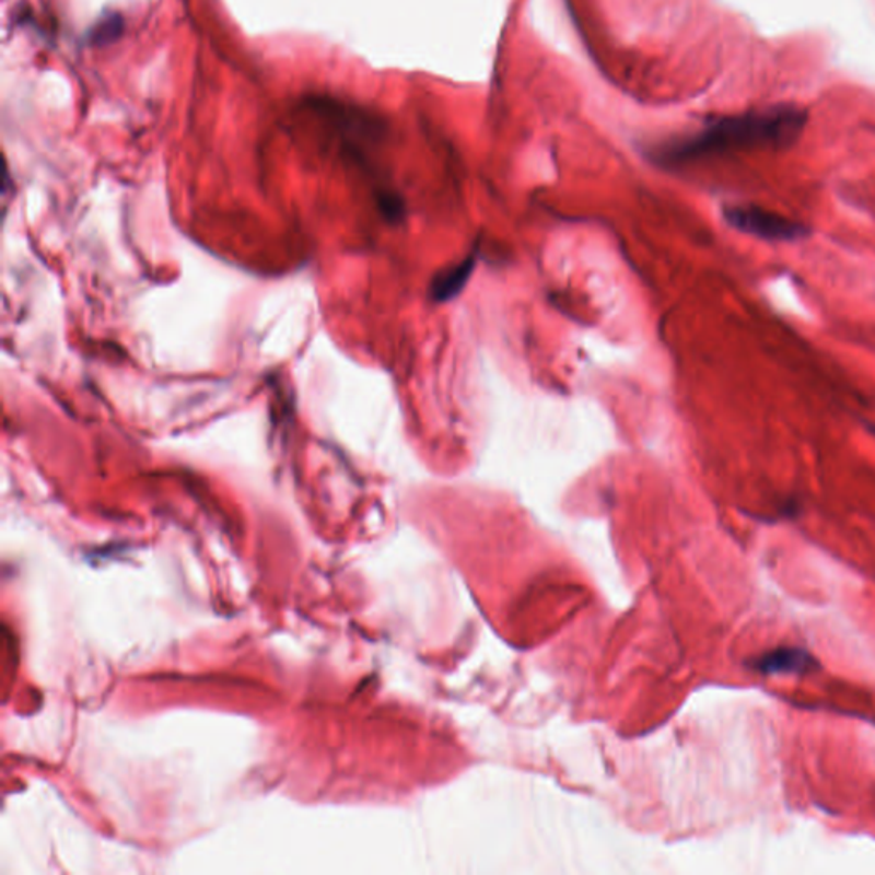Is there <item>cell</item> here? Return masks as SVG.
Returning a JSON list of instances; mask_svg holds the SVG:
<instances>
[{"mask_svg":"<svg viewBox=\"0 0 875 875\" xmlns=\"http://www.w3.org/2000/svg\"><path fill=\"white\" fill-rule=\"evenodd\" d=\"M723 215L734 230L766 242H801L810 233L804 223L777 212L766 211L758 206H734L725 209Z\"/></svg>","mask_w":875,"mask_h":875,"instance_id":"cell-2","label":"cell"},{"mask_svg":"<svg viewBox=\"0 0 875 875\" xmlns=\"http://www.w3.org/2000/svg\"><path fill=\"white\" fill-rule=\"evenodd\" d=\"M807 114L795 105H777L750 109L707 121L701 129L662 144L656 161L684 164L722 154L778 151L797 141Z\"/></svg>","mask_w":875,"mask_h":875,"instance_id":"cell-1","label":"cell"},{"mask_svg":"<svg viewBox=\"0 0 875 875\" xmlns=\"http://www.w3.org/2000/svg\"><path fill=\"white\" fill-rule=\"evenodd\" d=\"M474 267H476V255H469L460 264H455V266L436 273L430 284L431 300L434 303H445V301L458 296L469 282Z\"/></svg>","mask_w":875,"mask_h":875,"instance_id":"cell-4","label":"cell"},{"mask_svg":"<svg viewBox=\"0 0 875 875\" xmlns=\"http://www.w3.org/2000/svg\"><path fill=\"white\" fill-rule=\"evenodd\" d=\"M750 667L756 673L766 676H797V674L816 673L820 667L819 662L814 658L813 653L798 646H780L761 653L758 658L750 662Z\"/></svg>","mask_w":875,"mask_h":875,"instance_id":"cell-3","label":"cell"}]
</instances>
